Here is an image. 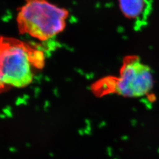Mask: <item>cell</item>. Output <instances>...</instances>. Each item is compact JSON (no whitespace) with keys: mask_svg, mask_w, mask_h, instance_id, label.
<instances>
[{"mask_svg":"<svg viewBox=\"0 0 159 159\" xmlns=\"http://www.w3.org/2000/svg\"><path fill=\"white\" fill-rule=\"evenodd\" d=\"M44 64V53L37 46L0 35V94L30 85Z\"/></svg>","mask_w":159,"mask_h":159,"instance_id":"6da1fadb","label":"cell"},{"mask_svg":"<svg viewBox=\"0 0 159 159\" xmlns=\"http://www.w3.org/2000/svg\"><path fill=\"white\" fill-rule=\"evenodd\" d=\"M68 16L67 10L48 0H25L17 14L18 30L21 34L45 41L63 32Z\"/></svg>","mask_w":159,"mask_h":159,"instance_id":"7a4b0ae2","label":"cell"},{"mask_svg":"<svg viewBox=\"0 0 159 159\" xmlns=\"http://www.w3.org/2000/svg\"><path fill=\"white\" fill-rule=\"evenodd\" d=\"M119 74L117 77H108L111 93L129 98L140 97L148 94L153 87L151 68L137 56L125 57Z\"/></svg>","mask_w":159,"mask_h":159,"instance_id":"3957f363","label":"cell"},{"mask_svg":"<svg viewBox=\"0 0 159 159\" xmlns=\"http://www.w3.org/2000/svg\"><path fill=\"white\" fill-rule=\"evenodd\" d=\"M150 6L148 0H120V6L124 14L138 23L147 19Z\"/></svg>","mask_w":159,"mask_h":159,"instance_id":"277c9868","label":"cell"}]
</instances>
